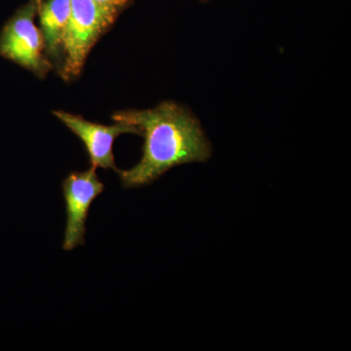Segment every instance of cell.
<instances>
[{"instance_id":"1","label":"cell","mask_w":351,"mask_h":351,"mask_svg":"<svg viewBox=\"0 0 351 351\" xmlns=\"http://www.w3.org/2000/svg\"><path fill=\"white\" fill-rule=\"evenodd\" d=\"M112 119L135 127L145 138L140 161L130 169L117 171L124 189L147 186L171 168L204 162L211 156V145L198 120L172 101L151 110L119 112Z\"/></svg>"},{"instance_id":"2","label":"cell","mask_w":351,"mask_h":351,"mask_svg":"<svg viewBox=\"0 0 351 351\" xmlns=\"http://www.w3.org/2000/svg\"><path fill=\"white\" fill-rule=\"evenodd\" d=\"M112 23L95 0H71L62 51L64 78L71 80L80 75L90 51Z\"/></svg>"},{"instance_id":"3","label":"cell","mask_w":351,"mask_h":351,"mask_svg":"<svg viewBox=\"0 0 351 351\" xmlns=\"http://www.w3.org/2000/svg\"><path fill=\"white\" fill-rule=\"evenodd\" d=\"M38 10V0H29L8 21L0 34V54L38 77H44L51 64L43 54V34L34 23Z\"/></svg>"},{"instance_id":"4","label":"cell","mask_w":351,"mask_h":351,"mask_svg":"<svg viewBox=\"0 0 351 351\" xmlns=\"http://www.w3.org/2000/svg\"><path fill=\"white\" fill-rule=\"evenodd\" d=\"M66 202V226L63 249L71 251L85 244L86 221L93 201L103 193L105 186L99 179L96 169L71 172L63 182Z\"/></svg>"},{"instance_id":"5","label":"cell","mask_w":351,"mask_h":351,"mask_svg":"<svg viewBox=\"0 0 351 351\" xmlns=\"http://www.w3.org/2000/svg\"><path fill=\"white\" fill-rule=\"evenodd\" d=\"M53 114L75 133L85 145L92 167L117 171L113 156V143L122 134H140L135 127L115 122L113 125H101L87 121L80 115L55 110Z\"/></svg>"},{"instance_id":"6","label":"cell","mask_w":351,"mask_h":351,"mask_svg":"<svg viewBox=\"0 0 351 351\" xmlns=\"http://www.w3.org/2000/svg\"><path fill=\"white\" fill-rule=\"evenodd\" d=\"M71 14V0H38V15L47 55L58 59L63 51L64 32Z\"/></svg>"},{"instance_id":"7","label":"cell","mask_w":351,"mask_h":351,"mask_svg":"<svg viewBox=\"0 0 351 351\" xmlns=\"http://www.w3.org/2000/svg\"><path fill=\"white\" fill-rule=\"evenodd\" d=\"M108 17L114 22L120 11L124 8L129 0H95Z\"/></svg>"}]
</instances>
